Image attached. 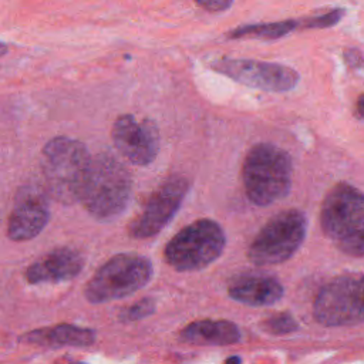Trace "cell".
I'll list each match as a JSON object with an SVG mask.
<instances>
[{
  "label": "cell",
  "instance_id": "obj_1",
  "mask_svg": "<svg viewBox=\"0 0 364 364\" xmlns=\"http://www.w3.org/2000/svg\"><path fill=\"white\" fill-rule=\"evenodd\" d=\"M91 159L85 145L77 139H50L41 152V172L48 195L63 205L80 200Z\"/></svg>",
  "mask_w": 364,
  "mask_h": 364
},
{
  "label": "cell",
  "instance_id": "obj_2",
  "mask_svg": "<svg viewBox=\"0 0 364 364\" xmlns=\"http://www.w3.org/2000/svg\"><path fill=\"white\" fill-rule=\"evenodd\" d=\"M131 193V175L115 156L107 152L92 156L80 199L90 215L100 220L119 216L128 206Z\"/></svg>",
  "mask_w": 364,
  "mask_h": 364
},
{
  "label": "cell",
  "instance_id": "obj_3",
  "mask_svg": "<svg viewBox=\"0 0 364 364\" xmlns=\"http://www.w3.org/2000/svg\"><path fill=\"white\" fill-rule=\"evenodd\" d=\"M291 175L290 155L267 142L252 146L242 166L245 192L259 206H267L284 198L291 186Z\"/></svg>",
  "mask_w": 364,
  "mask_h": 364
},
{
  "label": "cell",
  "instance_id": "obj_4",
  "mask_svg": "<svg viewBox=\"0 0 364 364\" xmlns=\"http://www.w3.org/2000/svg\"><path fill=\"white\" fill-rule=\"evenodd\" d=\"M226 236L212 219H198L182 228L166 245L164 257L178 272L200 270L223 252Z\"/></svg>",
  "mask_w": 364,
  "mask_h": 364
},
{
  "label": "cell",
  "instance_id": "obj_5",
  "mask_svg": "<svg viewBox=\"0 0 364 364\" xmlns=\"http://www.w3.org/2000/svg\"><path fill=\"white\" fill-rule=\"evenodd\" d=\"M152 277V263L136 253H119L108 259L88 280L84 296L90 303L127 297Z\"/></svg>",
  "mask_w": 364,
  "mask_h": 364
},
{
  "label": "cell",
  "instance_id": "obj_6",
  "mask_svg": "<svg viewBox=\"0 0 364 364\" xmlns=\"http://www.w3.org/2000/svg\"><path fill=\"white\" fill-rule=\"evenodd\" d=\"M306 232L307 219L301 210H282L270 218L250 242L247 259L256 266L283 263L300 247Z\"/></svg>",
  "mask_w": 364,
  "mask_h": 364
},
{
  "label": "cell",
  "instance_id": "obj_7",
  "mask_svg": "<svg viewBox=\"0 0 364 364\" xmlns=\"http://www.w3.org/2000/svg\"><path fill=\"white\" fill-rule=\"evenodd\" d=\"M323 326H353L364 321V274L348 273L324 284L313 304Z\"/></svg>",
  "mask_w": 364,
  "mask_h": 364
},
{
  "label": "cell",
  "instance_id": "obj_8",
  "mask_svg": "<svg viewBox=\"0 0 364 364\" xmlns=\"http://www.w3.org/2000/svg\"><path fill=\"white\" fill-rule=\"evenodd\" d=\"M212 68L243 85L269 92L290 91L300 78L299 73L287 65L249 58H222L213 63Z\"/></svg>",
  "mask_w": 364,
  "mask_h": 364
},
{
  "label": "cell",
  "instance_id": "obj_9",
  "mask_svg": "<svg viewBox=\"0 0 364 364\" xmlns=\"http://www.w3.org/2000/svg\"><path fill=\"white\" fill-rule=\"evenodd\" d=\"M363 223L364 192L346 182L334 185L326 195L320 210L323 233L338 242Z\"/></svg>",
  "mask_w": 364,
  "mask_h": 364
},
{
  "label": "cell",
  "instance_id": "obj_10",
  "mask_svg": "<svg viewBox=\"0 0 364 364\" xmlns=\"http://www.w3.org/2000/svg\"><path fill=\"white\" fill-rule=\"evenodd\" d=\"M188 188L189 183L183 176H169L162 182L151 193L142 212L129 223V236L146 239L162 230L178 212Z\"/></svg>",
  "mask_w": 364,
  "mask_h": 364
},
{
  "label": "cell",
  "instance_id": "obj_11",
  "mask_svg": "<svg viewBox=\"0 0 364 364\" xmlns=\"http://www.w3.org/2000/svg\"><path fill=\"white\" fill-rule=\"evenodd\" d=\"M48 192L37 185L21 186L13 200L7 223V235L14 242L36 237L50 218Z\"/></svg>",
  "mask_w": 364,
  "mask_h": 364
},
{
  "label": "cell",
  "instance_id": "obj_12",
  "mask_svg": "<svg viewBox=\"0 0 364 364\" xmlns=\"http://www.w3.org/2000/svg\"><path fill=\"white\" fill-rule=\"evenodd\" d=\"M115 148L129 162L145 166L159 151V131L151 119L138 122L131 114L119 115L111 131Z\"/></svg>",
  "mask_w": 364,
  "mask_h": 364
},
{
  "label": "cell",
  "instance_id": "obj_13",
  "mask_svg": "<svg viewBox=\"0 0 364 364\" xmlns=\"http://www.w3.org/2000/svg\"><path fill=\"white\" fill-rule=\"evenodd\" d=\"M84 266V257L73 247H57L31 263L26 279L31 284L60 283L74 279Z\"/></svg>",
  "mask_w": 364,
  "mask_h": 364
},
{
  "label": "cell",
  "instance_id": "obj_14",
  "mask_svg": "<svg viewBox=\"0 0 364 364\" xmlns=\"http://www.w3.org/2000/svg\"><path fill=\"white\" fill-rule=\"evenodd\" d=\"M228 293L239 303L262 307L279 301L284 293V289L274 277L245 276L232 282L228 287Z\"/></svg>",
  "mask_w": 364,
  "mask_h": 364
},
{
  "label": "cell",
  "instance_id": "obj_15",
  "mask_svg": "<svg viewBox=\"0 0 364 364\" xmlns=\"http://www.w3.org/2000/svg\"><path fill=\"white\" fill-rule=\"evenodd\" d=\"M239 338L237 326L229 320H198L181 331L182 341L200 346H228L237 343Z\"/></svg>",
  "mask_w": 364,
  "mask_h": 364
},
{
  "label": "cell",
  "instance_id": "obj_16",
  "mask_svg": "<svg viewBox=\"0 0 364 364\" xmlns=\"http://www.w3.org/2000/svg\"><path fill=\"white\" fill-rule=\"evenodd\" d=\"M24 338L40 344L85 347L94 343L95 333L90 328L77 327L73 324H58L50 328L31 331L30 334H26Z\"/></svg>",
  "mask_w": 364,
  "mask_h": 364
},
{
  "label": "cell",
  "instance_id": "obj_17",
  "mask_svg": "<svg viewBox=\"0 0 364 364\" xmlns=\"http://www.w3.org/2000/svg\"><path fill=\"white\" fill-rule=\"evenodd\" d=\"M301 27V20H284L276 23H262V24H247L235 28L229 33L232 38H262V40H276L293 31L294 28Z\"/></svg>",
  "mask_w": 364,
  "mask_h": 364
},
{
  "label": "cell",
  "instance_id": "obj_18",
  "mask_svg": "<svg viewBox=\"0 0 364 364\" xmlns=\"http://www.w3.org/2000/svg\"><path fill=\"white\" fill-rule=\"evenodd\" d=\"M264 331L270 334H289L299 328L297 321L287 313H279L276 316H270L262 323Z\"/></svg>",
  "mask_w": 364,
  "mask_h": 364
},
{
  "label": "cell",
  "instance_id": "obj_19",
  "mask_svg": "<svg viewBox=\"0 0 364 364\" xmlns=\"http://www.w3.org/2000/svg\"><path fill=\"white\" fill-rule=\"evenodd\" d=\"M337 243L338 249L346 255L355 257L364 256V223Z\"/></svg>",
  "mask_w": 364,
  "mask_h": 364
},
{
  "label": "cell",
  "instance_id": "obj_20",
  "mask_svg": "<svg viewBox=\"0 0 364 364\" xmlns=\"http://www.w3.org/2000/svg\"><path fill=\"white\" fill-rule=\"evenodd\" d=\"M344 13H346L344 9H334L324 14L301 20V27L303 28H327V27L336 26L344 17Z\"/></svg>",
  "mask_w": 364,
  "mask_h": 364
},
{
  "label": "cell",
  "instance_id": "obj_21",
  "mask_svg": "<svg viewBox=\"0 0 364 364\" xmlns=\"http://www.w3.org/2000/svg\"><path fill=\"white\" fill-rule=\"evenodd\" d=\"M155 311V301L152 299H141L132 306L127 307L121 313L122 321H136Z\"/></svg>",
  "mask_w": 364,
  "mask_h": 364
},
{
  "label": "cell",
  "instance_id": "obj_22",
  "mask_svg": "<svg viewBox=\"0 0 364 364\" xmlns=\"http://www.w3.org/2000/svg\"><path fill=\"white\" fill-rule=\"evenodd\" d=\"M198 6L208 11H223L229 9L233 0H193Z\"/></svg>",
  "mask_w": 364,
  "mask_h": 364
},
{
  "label": "cell",
  "instance_id": "obj_23",
  "mask_svg": "<svg viewBox=\"0 0 364 364\" xmlns=\"http://www.w3.org/2000/svg\"><path fill=\"white\" fill-rule=\"evenodd\" d=\"M343 57H344V61L346 64L350 67V68H358L363 65L364 63V57L361 54V51L358 48H346L344 53H343Z\"/></svg>",
  "mask_w": 364,
  "mask_h": 364
},
{
  "label": "cell",
  "instance_id": "obj_24",
  "mask_svg": "<svg viewBox=\"0 0 364 364\" xmlns=\"http://www.w3.org/2000/svg\"><path fill=\"white\" fill-rule=\"evenodd\" d=\"M354 115L360 119L364 118V94H361L355 102V108H354Z\"/></svg>",
  "mask_w": 364,
  "mask_h": 364
},
{
  "label": "cell",
  "instance_id": "obj_25",
  "mask_svg": "<svg viewBox=\"0 0 364 364\" xmlns=\"http://www.w3.org/2000/svg\"><path fill=\"white\" fill-rule=\"evenodd\" d=\"M225 364H240V357H237V355H232V357H229L228 360H226V363Z\"/></svg>",
  "mask_w": 364,
  "mask_h": 364
}]
</instances>
